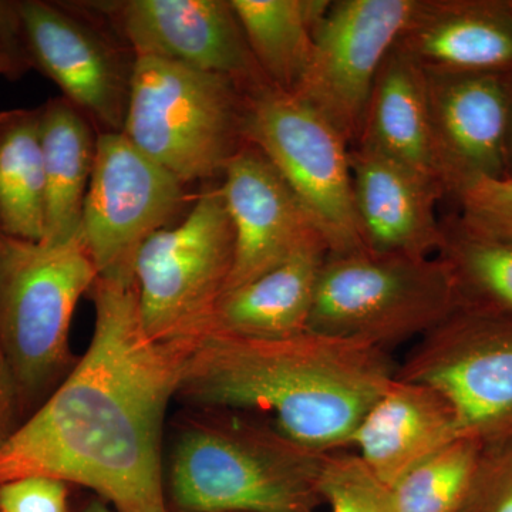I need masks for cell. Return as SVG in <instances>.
Listing matches in <instances>:
<instances>
[{
	"mask_svg": "<svg viewBox=\"0 0 512 512\" xmlns=\"http://www.w3.org/2000/svg\"><path fill=\"white\" fill-rule=\"evenodd\" d=\"M89 349L0 444V485L50 477L89 488L114 512H171L161 443L190 346L148 338L136 281L97 276Z\"/></svg>",
	"mask_w": 512,
	"mask_h": 512,
	"instance_id": "obj_1",
	"label": "cell"
},
{
	"mask_svg": "<svg viewBox=\"0 0 512 512\" xmlns=\"http://www.w3.org/2000/svg\"><path fill=\"white\" fill-rule=\"evenodd\" d=\"M396 370L386 350L312 330L282 339L211 332L192 343L177 396L200 409L256 414L330 453L349 450Z\"/></svg>",
	"mask_w": 512,
	"mask_h": 512,
	"instance_id": "obj_2",
	"label": "cell"
},
{
	"mask_svg": "<svg viewBox=\"0 0 512 512\" xmlns=\"http://www.w3.org/2000/svg\"><path fill=\"white\" fill-rule=\"evenodd\" d=\"M330 453L256 414L202 409L171 454L168 504L177 512H316Z\"/></svg>",
	"mask_w": 512,
	"mask_h": 512,
	"instance_id": "obj_3",
	"label": "cell"
},
{
	"mask_svg": "<svg viewBox=\"0 0 512 512\" xmlns=\"http://www.w3.org/2000/svg\"><path fill=\"white\" fill-rule=\"evenodd\" d=\"M247 97L221 74L140 56L123 134L184 184H211L247 144Z\"/></svg>",
	"mask_w": 512,
	"mask_h": 512,
	"instance_id": "obj_4",
	"label": "cell"
},
{
	"mask_svg": "<svg viewBox=\"0 0 512 512\" xmlns=\"http://www.w3.org/2000/svg\"><path fill=\"white\" fill-rule=\"evenodd\" d=\"M99 272L80 235L25 241L0 231V346L20 407L40 399L70 373V326L77 303Z\"/></svg>",
	"mask_w": 512,
	"mask_h": 512,
	"instance_id": "obj_5",
	"label": "cell"
},
{
	"mask_svg": "<svg viewBox=\"0 0 512 512\" xmlns=\"http://www.w3.org/2000/svg\"><path fill=\"white\" fill-rule=\"evenodd\" d=\"M0 47L19 77H49L99 133H123L137 56L87 0H0Z\"/></svg>",
	"mask_w": 512,
	"mask_h": 512,
	"instance_id": "obj_6",
	"label": "cell"
},
{
	"mask_svg": "<svg viewBox=\"0 0 512 512\" xmlns=\"http://www.w3.org/2000/svg\"><path fill=\"white\" fill-rule=\"evenodd\" d=\"M460 306L456 278L440 255L329 254L309 330L389 352L423 338Z\"/></svg>",
	"mask_w": 512,
	"mask_h": 512,
	"instance_id": "obj_7",
	"label": "cell"
},
{
	"mask_svg": "<svg viewBox=\"0 0 512 512\" xmlns=\"http://www.w3.org/2000/svg\"><path fill=\"white\" fill-rule=\"evenodd\" d=\"M234 261V225L221 184H207L183 220L156 232L138 251L134 281L148 338L191 345L207 335Z\"/></svg>",
	"mask_w": 512,
	"mask_h": 512,
	"instance_id": "obj_8",
	"label": "cell"
},
{
	"mask_svg": "<svg viewBox=\"0 0 512 512\" xmlns=\"http://www.w3.org/2000/svg\"><path fill=\"white\" fill-rule=\"evenodd\" d=\"M245 138L284 178L329 254L367 249L357 220L350 146L325 117L295 94L264 87L248 94Z\"/></svg>",
	"mask_w": 512,
	"mask_h": 512,
	"instance_id": "obj_9",
	"label": "cell"
},
{
	"mask_svg": "<svg viewBox=\"0 0 512 512\" xmlns=\"http://www.w3.org/2000/svg\"><path fill=\"white\" fill-rule=\"evenodd\" d=\"M397 379L424 383L456 412L463 437L512 434V315L461 305L419 339Z\"/></svg>",
	"mask_w": 512,
	"mask_h": 512,
	"instance_id": "obj_10",
	"label": "cell"
},
{
	"mask_svg": "<svg viewBox=\"0 0 512 512\" xmlns=\"http://www.w3.org/2000/svg\"><path fill=\"white\" fill-rule=\"evenodd\" d=\"M123 133H100L79 235L99 276L133 278L138 251L191 210L198 194Z\"/></svg>",
	"mask_w": 512,
	"mask_h": 512,
	"instance_id": "obj_11",
	"label": "cell"
},
{
	"mask_svg": "<svg viewBox=\"0 0 512 512\" xmlns=\"http://www.w3.org/2000/svg\"><path fill=\"white\" fill-rule=\"evenodd\" d=\"M419 6L420 0H338L320 20L311 64L293 94L350 148L362 133L377 74Z\"/></svg>",
	"mask_w": 512,
	"mask_h": 512,
	"instance_id": "obj_12",
	"label": "cell"
},
{
	"mask_svg": "<svg viewBox=\"0 0 512 512\" xmlns=\"http://www.w3.org/2000/svg\"><path fill=\"white\" fill-rule=\"evenodd\" d=\"M137 57H157L234 80L272 86L256 63L231 0H87Z\"/></svg>",
	"mask_w": 512,
	"mask_h": 512,
	"instance_id": "obj_13",
	"label": "cell"
},
{
	"mask_svg": "<svg viewBox=\"0 0 512 512\" xmlns=\"http://www.w3.org/2000/svg\"><path fill=\"white\" fill-rule=\"evenodd\" d=\"M423 69L448 197L504 178L512 73Z\"/></svg>",
	"mask_w": 512,
	"mask_h": 512,
	"instance_id": "obj_14",
	"label": "cell"
},
{
	"mask_svg": "<svg viewBox=\"0 0 512 512\" xmlns=\"http://www.w3.org/2000/svg\"><path fill=\"white\" fill-rule=\"evenodd\" d=\"M221 190L235 232L234 268L225 293L271 271L306 245L323 241L284 178L252 144L231 158Z\"/></svg>",
	"mask_w": 512,
	"mask_h": 512,
	"instance_id": "obj_15",
	"label": "cell"
},
{
	"mask_svg": "<svg viewBox=\"0 0 512 512\" xmlns=\"http://www.w3.org/2000/svg\"><path fill=\"white\" fill-rule=\"evenodd\" d=\"M353 191L360 232L367 249L426 258L446 241L437 202L446 197L436 184L375 151L350 148Z\"/></svg>",
	"mask_w": 512,
	"mask_h": 512,
	"instance_id": "obj_16",
	"label": "cell"
},
{
	"mask_svg": "<svg viewBox=\"0 0 512 512\" xmlns=\"http://www.w3.org/2000/svg\"><path fill=\"white\" fill-rule=\"evenodd\" d=\"M461 437L456 412L443 394L394 377L360 421L349 448L377 480L392 487L410 468Z\"/></svg>",
	"mask_w": 512,
	"mask_h": 512,
	"instance_id": "obj_17",
	"label": "cell"
},
{
	"mask_svg": "<svg viewBox=\"0 0 512 512\" xmlns=\"http://www.w3.org/2000/svg\"><path fill=\"white\" fill-rule=\"evenodd\" d=\"M397 46L426 69L512 73V0H420Z\"/></svg>",
	"mask_w": 512,
	"mask_h": 512,
	"instance_id": "obj_18",
	"label": "cell"
},
{
	"mask_svg": "<svg viewBox=\"0 0 512 512\" xmlns=\"http://www.w3.org/2000/svg\"><path fill=\"white\" fill-rule=\"evenodd\" d=\"M353 147L367 148L409 168L436 184L447 197L426 73L397 45L377 74L362 133Z\"/></svg>",
	"mask_w": 512,
	"mask_h": 512,
	"instance_id": "obj_19",
	"label": "cell"
},
{
	"mask_svg": "<svg viewBox=\"0 0 512 512\" xmlns=\"http://www.w3.org/2000/svg\"><path fill=\"white\" fill-rule=\"evenodd\" d=\"M328 255L325 242H312L271 271L225 293L208 333L282 339L308 332Z\"/></svg>",
	"mask_w": 512,
	"mask_h": 512,
	"instance_id": "obj_20",
	"label": "cell"
},
{
	"mask_svg": "<svg viewBox=\"0 0 512 512\" xmlns=\"http://www.w3.org/2000/svg\"><path fill=\"white\" fill-rule=\"evenodd\" d=\"M40 109L46 180L42 242L62 244L79 235L100 133L89 117L66 97L47 100Z\"/></svg>",
	"mask_w": 512,
	"mask_h": 512,
	"instance_id": "obj_21",
	"label": "cell"
},
{
	"mask_svg": "<svg viewBox=\"0 0 512 512\" xmlns=\"http://www.w3.org/2000/svg\"><path fill=\"white\" fill-rule=\"evenodd\" d=\"M231 5L266 80L295 93L311 64L329 0H231Z\"/></svg>",
	"mask_w": 512,
	"mask_h": 512,
	"instance_id": "obj_22",
	"label": "cell"
},
{
	"mask_svg": "<svg viewBox=\"0 0 512 512\" xmlns=\"http://www.w3.org/2000/svg\"><path fill=\"white\" fill-rule=\"evenodd\" d=\"M42 109L0 113V231L25 241L45 238L46 180Z\"/></svg>",
	"mask_w": 512,
	"mask_h": 512,
	"instance_id": "obj_23",
	"label": "cell"
},
{
	"mask_svg": "<svg viewBox=\"0 0 512 512\" xmlns=\"http://www.w3.org/2000/svg\"><path fill=\"white\" fill-rule=\"evenodd\" d=\"M439 252L456 278L461 305L512 315V241L478 237L444 224Z\"/></svg>",
	"mask_w": 512,
	"mask_h": 512,
	"instance_id": "obj_24",
	"label": "cell"
},
{
	"mask_svg": "<svg viewBox=\"0 0 512 512\" xmlns=\"http://www.w3.org/2000/svg\"><path fill=\"white\" fill-rule=\"evenodd\" d=\"M483 443L461 437L431 454L390 488L393 512H458Z\"/></svg>",
	"mask_w": 512,
	"mask_h": 512,
	"instance_id": "obj_25",
	"label": "cell"
},
{
	"mask_svg": "<svg viewBox=\"0 0 512 512\" xmlns=\"http://www.w3.org/2000/svg\"><path fill=\"white\" fill-rule=\"evenodd\" d=\"M322 495L330 512H393L390 488L370 473L355 451L329 454Z\"/></svg>",
	"mask_w": 512,
	"mask_h": 512,
	"instance_id": "obj_26",
	"label": "cell"
},
{
	"mask_svg": "<svg viewBox=\"0 0 512 512\" xmlns=\"http://www.w3.org/2000/svg\"><path fill=\"white\" fill-rule=\"evenodd\" d=\"M454 222L478 237L512 241V180L487 178L467 185L454 197Z\"/></svg>",
	"mask_w": 512,
	"mask_h": 512,
	"instance_id": "obj_27",
	"label": "cell"
},
{
	"mask_svg": "<svg viewBox=\"0 0 512 512\" xmlns=\"http://www.w3.org/2000/svg\"><path fill=\"white\" fill-rule=\"evenodd\" d=\"M458 512H512V434L483 444Z\"/></svg>",
	"mask_w": 512,
	"mask_h": 512,
	"instance_id": "obj_28",
	"label": "cell"
},
{
	"mask_svg": "<svg viewBox=\"0 0 512 512\" xmlns=\"http://www.w3.org/2000/svg\"><path fill=\"white\" fill-rule=\"evenodd\" d=\"M0 512H70L69 484L25 477L0 485Z\"/></svg>",
	"mask_w": 512,
	"mask_h": 512,
	"instance_id": "obj_29",
	"label": "cell"
},
{
	"mask_svg": "<svg viewBox=\"0 0 512 512\" xmlns=\"http://www.w3.org/2000/svg\"><path fill=\"white\" fill-rule=\"evenodd\" d=\"M20 409L18 387L8 360L0 346V444L16 429L15 419Z\"/></svg>",
	"mask_w": 512,
	"mask_h": 512,
	"instance_id": "obj_30",
	"label": "cell"
},
{
	"mask_svg": "<svg viewBox=\"0 0 512 512\" xmlns=\"http://www.w3.org/2000/svg\"><path fill=\"white\" fill-rule=\"evenodd\" d=\"M504 178L512 180V94L510 114H508L507 138H505V170Z\"/></svg>",
	"mask_w": 512,
	"mask_h": 512,
	"instance_id": "obj_31",
	"label": "cell"
},
{
	"mask_svg": "<svg viewBox=\"0 0 512 512\" xmlns=\"http://www.w3.org/2000/svg\"><path fill=\"white\" fill-rule=\"evenodd\" d=\"M0 76H5L6 79H19L12 60L9 59L2 47H0Z\"/></svg>",
	"mask_w": 512,
	"mask_h": 512,
	"instance_id": "obj_32",
	"label": "cell"
},
{
	"mask_svg": "<svg viewBox=\"0 0 512 512\" xmlns=\"http://www.w3.org/2000/svg\"><path fill=\"white\" fill-rule=\"evenodd\" d=\"M80 512H114L111 510L110 505L104 503L103 500H93L90 501L89 504H86V507L83 508Z\"/></svg>",
	"mask_w": 512,
	"mask_h": 512,
	"instance_id": "obj_33",
	"label": "cell"
}]
</instances>
